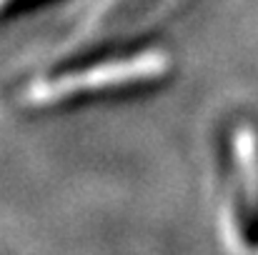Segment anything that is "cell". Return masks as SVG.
Here are the masks:
<instances>
[{
	"label": "cell",
	"mask_w": 258,
	"mask_h": 255,
	"mask_svg": "<svg viewBox=\"0 0 258 255\" xmlns=\"http://www.w3.org/2000/svg\"><path fill=\"white\" fill-rule=\"evenodd\" d=\"M163 0H115L103 18L93 25V38L95 40H110L120 33H125L133 23H138L143 15H148L153 10V5H158Z\"/></svg>",
	"instance_id": "3"
},
{
	"label": "cell",
	"mask_w": 258,
	"mask_h": 255,
	"mask_svg": "<svg viewBox=\"0 0 258 255\" xmlns=\"http://www.w3.org/2000/svg\"><path fill=\"white\" fill-rule=\"evenodd\" d=\"M171 70V58L163 50H148L123 58H105L73 70H58L28 85L25 100L38 108L68 103L108 90H123L131 85L156 83Z\"/></svg>",
	"instance_id": "1"
},
{
	"label": "cell",
	"mask_w": 258,
	"mask_h": 255,
	"mask_svg": "<svg viewBox=\"0 0 258 255\" xmlns=\"http://www.w3.org/2000/svg\"><path fill=\"white\" fill-rule=\"evenodd\" d=\"M223 225L231 245L243 250L258 243V130L251 123H238L231 135Z\"/></svg>",
	"instance_id": "2"
}]
</instances>
